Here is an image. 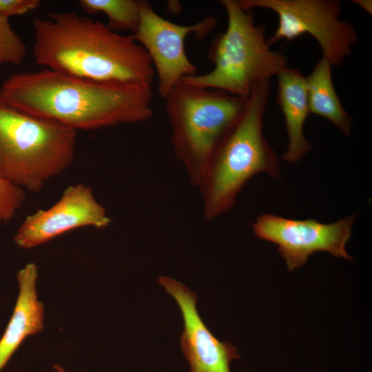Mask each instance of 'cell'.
Returning <instances> with one entry per match:
<instances>
[{
    "label": "cell",
    "mask_w": 372,
    "mask_h": 372,
    "mask_svg": "<svg viewBox=\"0 0 372 372\" xmlns=\"http://www.w3.org/2000/svg\"><path fill=\"white\" fill-rule=\"evenodd\" d=\"M152 85L100 82L44 68L17 72L0 87V103L74 130L132 124L153 115Z\"/></svg>",
    "instance_id": "6da1fadb"
},
{
    "label": "cell",
    "mask_w": 372,
    "mask_h": 372,
    "mask_svg": "<svg viewBox=\"0 0 372 372\" xmlns=\"http://www.w3.org/2000/svg\"><path fill=\"white\" fill-rule=\"evenodd\" d=\"M32 25L39 65L96 81L152 85L153 65L132 34H120L74 12H52Z\"/></svg>",
    "instance_id": "7a4b0ae2"
},
{
    "label": "cell",
    "mask_w": 372,
    "mask_h": 372,
    "mask_svg": "<svg viewBox=\"0 0 372 372\" xmlns=\"http://www.w3.org/2000/svg\"><path fill=\"white\" fill-rule=\"evenodd\" d=\"M270 93V81L253 87L241 116L216 148L198 187L207 220L230 209L256 174L266 172L280 178L278 158L262 131Z\"/></svg>",
    "instance_id": "3957f363"
},
{
    "label": "cell",
    "mask_w": 372,
    "mask_h": 372,
    "mask_svg": "<svg viewBox=\"0 0 372 372\" xmlns=\"http://www.w3.org/2000/svg\"><path fill=\"white\" fill-rule=\"evenodd\" d=\"M165 99L174 152L191 185L198 187L216 148L241 116L247 98L181 81Z\"/></svg>",
    "instance_id": "277c9868"
},
{
    "label": "cell",
    "mask_w": 372,
    "mask_h": 372,
    "mask_svg": "<svg viewBox=\"0 0 372 372\" xmlns=\"http://www.w3.org/2000/svg\"><path fill=\"white\" fill-rule=\"evenodd\" d=\"M220 2L227 14V25L214 38L209 50L214 68L182 81L247 98L257 83L270 81L288 67V59L270 48L266 28L255 22L252 10L242 8L236 0Z\"/></svg>",
    "instance_id": "5b68a950"
},
{
    "label": "cell",
    "mask_w": 372,
    "mask_h": 372,
    "mask_svg": "<svg viewBox=\"0 0 372 372\" xmlns=\"http://www.w3.org/2000/svg\"><path fill=\"white\" fill-rule=\"evenodd\" d=\"M77 131L0 103V178L39 192L72 164Z\"/></svg>",
    "instance_id": "8992f818"
},
{
    "label": "cell",
    "mask_w": 372,
    "mask_h": 372,
    "mask_svg": "<svg viewBox=\"0 0 372 372\" xmlns=\"http://www.w3.org/2000/svg\"><path fill=\"white\" fill-rule=\"evenodd\" d=\"M245 10L265 8L278 16V25L267 39L269 46L308 34L319 44L322 57L339 66L351 53L358 37L353 25L340 17L338 0H236Z\"/></svg>",
    "instance_id": "52a82bcc"
},
{
    "label": "cell",
    "mask_w": 372,
    "mask_h": 372,
    "mask_svg": "<svg viewBox=\"0 0 372 372\" xmlns=\"http://www.w3.org/2000/svg\"><path fill=\"white\" fill-rule=\"evenodd\" d=\"M216 24L211 16L190 25L177 24L160 16L148 1H141L139 23L133 35L152 61L162 98L165 99L183 79L197 74L196 67L185 52L187 37L192 33L205 37Z\"/></svg>",
    "instance_id": "ba28073f"
},
{
    "label": "cell",
    "mask_w": 372,
    "mask_h": 372,
    "mask_svg": "<svg viewBox=\"0 0 372 372\" xmlns=\"http://www.w3.org/2000/svg\"><path fill=\"white\" fill-rule=\"evenodd\" d=\"M356 216L354 214L325 224L313 218L297 220L265 214L258 216L251 226L258 238L278 245L287 269L291 271L304 265L309 257L317 251L352 260L345 247Z\"/></svg>",
    "instance_id": "9c48e42d"
},
{
    "label": "cell",
    "mask_w": 372,
    "mask_h": 372,
    "mask_svg": "<svg viewBox=\"0 0 372 372\" xmlns=\"http://www.w3.org/2000/svg\"><path fill=\"white\" fill-rule=\"evenodd\" d=\"M111 221L92 188L78 183L68 186L49 208L38 209L27 216L17 229L14 240L21 248L31 249L75 229H101Z\"/></svg>",
    "instance_id": "30bf717a"
},
{
    "label": "cell",
    "mask_w": 372,
    "mask_h": 372,
    "mask_svg": "<svg viewBox=\"0 0 372 372\" xmlns=\"http://www.w3.org/2000/svg\"><path fill=\"white\" fill-rule=\"evenodd\" d=\"M158 282L181 311L184 329L180 346L190 372H231L230 363L240 358L238 352L229 342L218 340L207 328L197 311L196 293L169 277L161 276Z\"/></svg>",
    "instance_id": "8fae6325"
},
{
    "label": "cell",
    "mask_w": 372,
    "mask_h": 372,
    "mask_svg": "<svg viewBox=\"0 0 372 372\" xmlns=\"http://www.w3.org/2000/svg\"><path fill=\"white\" fill-rule=\"evenodd\" d=\"M38 269L28 263L17 274L19 295L9 323L0 339V371L29 335L43 328L44 309L37 298Z\"/></svg>",
    "instance_id": "7c38bea8"
},
{
    "label": "cell",
    "mask_w": 372,
    "mask_h": 372,
    "mask_svg": "<svg viewBox=\"0 0 372 372\" xmlns=\"http://www.w3.org/2000/svg\"><path fill=\"white\" fill-rule=\"evenodd\" d=\"M277 101L285 118L288 146L282 158L292 163L302 159L311 145L304 134V125L310 114L306 77L300 70L287 67L277 76Z\"/></svg>",
    "instance_id": "4fadbf2b"
},
{
    "label": "cell",
    "mask_w": 372,
    "mask_h": 372,
    "mask_svg": "<svg viewBox=\"0 0 372 372\" xmlns=\"http://www.w3.org/2000/svg\"><path fill=\"white\" fill-rule=\"evenodd\" d=\"M332 66L324 57L306 77L310 114L328 120L345 135H350L353 119L344 109L335 90Z\"/></svg>",
    "instance_id": "5bb4252c"
},
{
    "label": "cell",
    "mask_w": 372,
    "mask_h": 372,
    "mask_svg": "<svg viewBox=\"0 0 372 372\" xmlns=\"http://www.w3.org/2000/svg\"><path fill=\"white\" fill-rule=\"evenodd\" d=\"M81 9L89 14L101 12L107 19V26L113 31L136 32L140 18L141 1L80 0Z\"/></svg>",
    "instance_id": "9a60e30c"
},
{
    "label": "cell",
    "mask_w": 372,
    "mask_h": 372,
    "mask_svg": "<svg viewBox=\"0 0 372 372\" xmlns=\"http://www.w3.org/2000/svg\"><path fill=\"white\" fill-rule=\"evenodd\" d=\"M27 52L25 44L12 28L9 18L0 14V65H19Z\"/></svg>",
    "instance_id": "2e32d148"
},
{
    "label": "cell",
    "mask_w": 372,
    "mask_h": 372,
    "mask_svg": "<svg viewBox=\"0 0 372 372\" xmlns=\"http://www.w3.org/2000/svg\"><path fill=\"white\" fill-rule=\"evenodd\" d=\"M25 198L23 189L0 178V226L12 219Z\"/></svg>",
    "instance_id": "e0dca14e"
},
{
    "label": "cell",
    "mask_w": 372,
    "mask_h": 372,
    "mask_svg": "<svg viewBox=\"0 0 372 372\" xmlns=\"http://www.w3.org/2000/svg\"><path fill=\"white\" fill-rule=\"evenodd\" d=\"M41 4L39 0H0V14L8 18L23 15L37 9Z\"/></svg>",
    "instance_id": "ac0fdd59"
},
{
    "label": "cell",
    "mask_w": 372,
    "mask_h": 372,
    "mask_svg": "<svg viewBox=\"0 0 372 372\" xmlns=\"http://www.w3.org/2000/svg\"><path fill=\"white\" fill-rule=\"evenodd\" d=\"M352 2L358 5L360 8L364 10L367 13L371 14V12H372L371 0H353Z\"/></svg>",
    "instance_id": "d6986e66"
},
{
    "label": "cell",
    "mask_w": 372,
    "mask_h": 372,
    "mask_svg": "<svg viewBox=\"0 0 372 372\" xmlns=\"http://www.w3.org/2000/svg\"><path fill=\"white\" fill-rule=\"evenodd\" d=\"M54 369L57 372H66L65 370L61 366L56 364L54 365Z\"/></svg>",
    "instance_id": "ffe728a7"
}]
</instances>
